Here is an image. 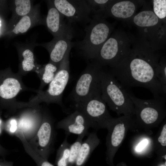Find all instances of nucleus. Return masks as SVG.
<instances>
[{
    "label": "nucleus",
    "instance_id": "1",
    "mask_svg": "<svg viewBox=\"0 0 166 166\" xmlns=\"http://www.w3.org/2000/svg\"><path fill=\"white\" fill-rule=\"evenodd\" d=\"M129 61L121 63L110 71L123 87H141L150 90L154 97L165 95L156 76V67L151 64L150 59L134 57Z\"/></svg>",
    "mask_w": 166,
    "mask_h": 166
},
{
    "label": "nucleus",
    "instance_id": "2",
    "mask_svg": "<svg viewBox=\"0 0 166 166\" xmlns=\"http://www.w3.org/2000/svg\"><path fill=\"white\" fill-rule=\"evenodd\" d=\"M101 97L110 109L118 115L133 116L134 104L124 88L110 71L102 69L101 74Z\"/></svg>",
    "mask_w": 166,
    "mask_h": 166
},
{
    "label": "nucleus",
    "instance_id": "3",
    "mask_svg": "<svg viewBox=\"0 0 166 166\" xmlns=\"http://www.w3.org/2000/svg\"><path fill=\"white\" fill-rule=\"evenodd\" d=\"M69 51L60 63L58 71L45 91L39 90L37 94L26 103H21L23 107H32L42 102L54 103L63 106L62 101L63 92L69 80L70 74Z\"/></svg>",
    "mask_w": 166,
    "mask_h": 166
},
{
    "label": "nucleus",
    "instance_id": "4",
    "mask_svg": "<svg viewBox=\"0 0 166 166\" xmlns=\"http://www.w3.org/2000/svg\"><path fill=\"white\" fill-rule=\"evenodd\" d=\"M124 89L134 105L135 124L152 126L159 124L165 117V97L158 96L151 99H142L136 97L129 89Z\"/></svg>",
    "mask_w": 166,
    "mask_h": 166
},
{
    "label": "nucleus",
    "instance_id": "5",
    "mask_svg": "<svg viewBox=\"0 0 166 166\" xmlns=\"http://www.w3.org/2000/svg\"><path fill=\"white\" fill-rule=\"evenodd\" d=\"M75 108L84 115L90 127L95 129L107 128L113 118L107 109L106 103L101 97V91L83 101L76 103Z\"/></svg>",
    "mask_w": 166,
    "mask_h": 166
},
{
    "label": "nucleus",
    "instance_id": "6",
    "mask_svg": "<svg viewBox=\"0 0 166 166\" xmlns=\"http://www.w3.org/2000/svg\"><path fill=\"white\" fill-rule=\"evenodd\" d=\"M85 35L83 39L73 42L74 46L86 59H93L99 50V47L107 38L110 32L108 26L103 22L91 19L85 28Z\"/></svg>",
    "mask_w": 166,
    "mask_h": 166
},
{
    "label": "nucleus",
    "instance_id": "7",
    "mask_svg": "<svg viewBox=\"0 0 166 166\" xmlns=\"http://www.w3.org/2000/svg\"><path fill=\"white\" fill-rule=\"evenodd\" d=\"M101 66L96 61L89 63L83 71L71 93L76 103L88 98L101 91Z\"/></svg>",
    "mask_w": 166,
    "mask_h": 166
},
{
    "label": "nucleus",
    "instance_id": "8",
    "mask_svg": "<svg viewBox=\"0 0 166 166\" xmlns=\"http://www.w3.org/2000/svg\"><path fill=\"white\" fill-rule=\"evenodd\" d=\"M56 136L53 121L48 113L45 112L37 133L28 141L35 151L48 160L54 150Z\"/></svg>",
    "mask_w": 166,
    "mask_h": 166
},
{
    "label": "nucleus",
    "instance_id": "9",
    "mask_svg": "<svg viewBox=\"0 0 166 166\" xmlns=\"http://www.w3.org/2000/svg\"><path fill=\"white\" fill-rule=\"evenodd\" d=\"M20 76L13 73L10 68L0 70V110H15L12 100L23 89Z\"/></svg>",
    "mask_w": 166,
    "mask_h": 166
},
{
    "label": "nucleus",
    "instance_id": "10",
    "mask_svg": "<svg viewBox=\"0 0 166 166\" xmlns=\"http://www.w3.org/2000/svg\"><path fill=\"white\" fill-rule=\"evenodd\" d=\"M135 124L133 116H124L117 118H113L107 128L106 155L111 161L123 141L129 127Z\"/></svg>",
    "mask_w": 166,
    "mask_h": 166
},
{
    "label": "nucleus",
    "instance_id": "11",
    "mask_svg": "<svg viewBox=\"0 0 166 166\" xmlns=\"http://www.w3.org/2000/svg\"><path fill=\"white\" fill-rule=\"evenodd\" d=\"M53 4L70 24L87 23L91 19V11L86 0H53Z\"/></svg>",
    "mask_w": 166,
    "mask_h": 166
},
{
    "label": "nucleus",
    "instance_id": "12",
    "mask_svg": "<svg viewBox=\"0 0 166 166\" xmlns=\"http://www.w3.org/2000/svg\"><path fill=\"white\" fill-rule=\"evenodd\" d=\"M48 13L45 25L54 37L65 36L72 38L73 29L69 23H66L64 17L53 4L51 0H46Z\"/></svg>",
    "mask_w": 166,
    "mask_h": 166
},
{
    "label": "nucleus",
    "instance_id": "13",
    "mask_svg": "<svg viewBox=\"0 0 166 166\" xmlns=\"http://www.w3.org/2000/svg\"><path fill=\"white\" fill-rule=\"evenodd\" d=\"M34 108L23 112L17 120V130L22 132L27 141L34 136L42 120L43 113L39 109Z\"/></svg>",
    "mask_w": 166,
    "mask_h": 166
},
{
    "label": "nucleus",
    "instance_id": "14",
    "mask_svg": "<svg viewBox=\"0 0 166 166\" xmlns=\"http://www.w3.org/2000/svg\"><path fill=\"white\" fill-rule=\"evenodd\" d=\"M72 38L65 36L54 37L49 42L44 43H35L36 46L45 48L49 54V62L59 66L67 53L74 46Z\"/></svg>",
    "mask_w": 166,
    "mask_h": 166
},
{
    "label": "nucleus",
    "instance_id": "15",
    "mask_svg": "<svg viewBox=\"0 0 166 166\" xmlns=\"http://www.w3.org/2000/svg\"><path fill=\"white\" fill-rule=\"evenodd\" d=\"M56 127L57 129L64 130L66 137L70 134L86 136L88 134V130L90 128L89 122L84 115L76 110L59 121Z\"/></svg>",
    "mask_w": 166,
    "mask_h": 166
},
{
    "label": "nucleus",
    "instance_id": "16",
    "mask_svg": "<svg viewBox=\"0 0 166 166\" xmlns=\"http://www.w3.org/2000/svg\"><path fill=\"white\" fill-rule=\"evenodd\" d=\"M35 42L26 43H15L19 59L18 73L23 75L32 71L35 72L40 65L35 60L34 49L36 46Z\"/></svg>",
    "mask_w": 166,
    "mask_h": 166
},
{
    "label": "nucleus",
    "instance_id": "17",
    "mask_svg": "<svg viewBox=\"0 0 166 166\" xmlns=\"http://www.w3.org/2000/svg\"><path fill=\"white\" fill-rule=\"evenodd\" d=\"M40 4L34 6L30 13L22 17L14 26L5 34L10 38L24 34L33 27L39 25H45V20L41 16Z\"/></svg>",
    "mask_w": 166,
    "mask_h": 166
},
{
    "label": "nucleus",
    "instance_id": "18",
    "mask_svg": "<svg viewBox=\"0 0 166 166\" xmlns=\"http://www.w3.org/2000/svg\"><path fill=\"white\" fill-rule=\"evenodd\" d=\"M118 51L117 40L110 38L103 44L94 59L101 66L108 64L113 67L117 61Z\"/></svg>",
    "mask_w": 166,
    "mask_h": 166
},
{
    "label": "nucleus",
    "instance_id": "19",
    "mask_svg": "<svg viewBox=\"0 0 166 166\" xmlns=\"http://www.w3.org/2000/svg\"><path fill=\"white\" fill-rule=\"evenodd\" d=\"M33 2V1L30 0L11 1L10 8L12 15L5 34L11 30L22 17L30 12L34 7Z\"/></svg>",
    "mask_w": 166,
    "mask_h": 166
},
{
    "label": "nucleus",
    "instance_id": "20",
    "mask_svg": "<svg viewBox=\"0 0 166 166\" xmlns=\"http://www.w3.org/2000/svg\"><path fill=\"white\" fill-rule=\"evenodd\" d=\"M100 142V139L96 132L90 133L82 143L74 166H84L91 153L98 145Z\"/></svg>",
    "mask_w": 166,
    "mask_h": 166
},
{
    "label": "nucleus",
    "instance_id": "21",
    "mask_svg": "<svg viewBox=\"0 0 166 166\" xmlns=\"http://www.w3.org/2000/svg\"><path fill=\"white\" fill-rule=\"evenodd\" d=\"M59 66L49 61L46 64L40 65L35 71L41 81L39 90H42L46 85L49 84L53 80L58 71Z\"/></svg>",
    "mask_w": 166,
    "mask_h": 166
},
{
    "label": "nucleus",
    "instance_id": "22",
    "mask_svg": "<svg viewBox=\"0 0 166 166\" xmlns=\"http://www.w3.org/2000/svg\"><path fill=\"white\" fill-rule=\"evenodd\" d=\"M135 9V6L132 2L124 1L114 4L110 9V12L116 17L125 18L131 16Z\"/></svg>",
    "mask_w": 166,
    "mask_h": 166
},
{
    "label": "nucleus",
    "instance_id": "23",
    "mask_svg": "<svg viewBox=\"0 0 166 166\" xmlns=\"http://www.w3.org/2000/svg\"><path fill=\"white\" fill-rule=\"evenodd\" d=\"M16 135L21 141L26 152L35 162L37 166H54L44 158L31 147L22 132H16Z\"/></svg>",
    "mask_w": 166,
    "mask_h": 166
},
{
    "label": "nucleus",
    "instance_id": "24",
    "mask_svg": "<svg viewBox=\"0 0 166 166\" xmlns=\"http://www.w3.org/2000/svg\"><path fill=\"white\" fill-rule=\"evenodd\" d=\"M133 21L137 26L140 27H148L156 24L158 18L155 13L151 11H142L134 18Z\"/></svg>",
    "mask_w": 166,
    "mask_h": 166
},
{
    "label": "nucleus",
    "instance_id": "25",
    "mask_svg": "<svg viewBox=\"0 0 166 166\" xmlns=\"http://www.w3.org/2000/svg\"><path fill=\"white\" fill-rule=\"evenodd\" d=\"M66 137L57 150L55 161L57 166H68L70 144Z\"/></svg>",
    "mask_w": 166,
    "mask_h": 166
},
{
    "label": "nucleus",
    "instance_id": "26",
    "mask_svg": "<svg viewBox=\"0 0 166 166\" xmlns=\"http://www.w3.org/2000/svg\"><path fill=\"white\" fill-rule=\"evenodd\" d=\"M85 136L78 135L76 141L70 145L68 166H74L75 161L83 143L82 140Z\"/></svg>",
    "mask_w": 166,
    "mask_h": 166
},
{
    "label": "nucleus",
    "instance_id": "27",
    "mask_svg": "<svg viewBox=\"0 0 166 166\" xmlns=\"http://www.w3.org/2000/svg\"><path fill=\"white\" fill-rule=\"evenodd\" d=\"M153 2L156 15L160 19L165 18L166 16V0H154Z\"/></svg>",
    "mask_w": 166,
    "mask_h": 166
},
{
    "label": "nucleus",
    "instance_id": "28",
    "mask_svg": "<svg viewBox=\"0 0 166 166\" xmlns=\"http://www.w3.org/2000/svg\"><path fill=\"white\" fill-rule=\"evenodd\" d=\"M157 140L160 144L163 147H165L166 145V124L163 125L160 133V135L158 137Z\"/></svg>",
    "mask_w": 166,
    "mask_h": 166
},
{
    "label": "nucleus",
    "instance_id": "29",
    "mask_svg": "<svg viewBox=\"0 0 166 166\" xmlns=\"http://www.w3.org/2000/svg\"><path fill=\"white\" fill-rule=\"evenodd\" d=\"M148 142V140L147 139L142 140L136 146V150L138 152L141 151L146 147Z\"/></svg>",
    "mask_w": 166,
    "mask_h": 166
},
{
    "label": "nucleus",
    "instance_id": "30",
    "mask_svg": "<svg viewBox=\"0 0 166 166\" xmlns=\"http://www.w3.org/2000/svg\"><path fill=\"white\" fill-rule=\"evenodd\" d=\"M0 166H14L13 162L8 161L5 159L0 158Z\"/></svg>",
    "mask_w": 166,
    "mask_h": 166
},
{
    "label": "nucleus",
    "instance_id": "31",
    "mask_svg": "<svg viewBox=\"0 0 166 166\" xmlns=\"http://www.w3.org/2000/svg\"><path fill=\"white\" fill-rule=\"evenodd\" d=\"M9 151L5 149L0 144V156L5 159L6 156L8 154Z\"/></svg>",
    "mask_w": 166,
    "mask_h": 166
},
{
    "label": "nucleus",
    "instance_id": "32",
    "mask_svg": "<svg viewBox=\"0 0 166 166\" xmlns=\"http://www.w3.org/2000/svg\"><path fill=\"white\" fill-rule=\"evenodd\" d=\"M7 1L5 0H0V12L6 9V7Z\"/></svg>",
    "mask_w": 166,
    "mask_h": 166
},
{
    "label": "nucleus",
    "instance_id": "33",
    "mask_svg": "<svg viewBox=\"0 0 166 166\" xmlns=\"http://www.w3.org/2000/svg\"><path fill=\"white\" fill-rule=\"evenodd\" d=\"M0 110H1L0 109V135L1 134L2 132V129L3 128V123L1 117V112Z\"/></svg>",
    "mask_w": 166,
    "mask_h": 166
},
{
    "label": "nucleus",
    "instance_id": "34",
    "mask_svg": "<svg viewBox=\"0 0 166 166\" xmlns=\"http://www.w3.org/2000/svg\"><path fill=\"white\" fill-rule=\"evenodd\" d=\"M3 21L1 17H0V34L2 32V27H3Z\"/></svg>",
    "mask_w": 166,
    "mask_h": 166
},
{
    "label": "nucleus",
    "instance_id": "35",
    "mask_svg": "<svg viewBox=\"0 0 166 166\" xmlns=\"http://www.w3.org/2000/svg\"></svg>",
    "mask_w": 166,
    "mask_h": 166
},
{
    "label": "nucleus",
    "instance_id": "36",
    "mask_svg": "<svg viewBox=\"0 0 166 166\" xmlns=\"http://www.w3.org/2000/svg\"></svg>",
    "mask_w": 166,
    "mask_h": 166
}]
</instances>
